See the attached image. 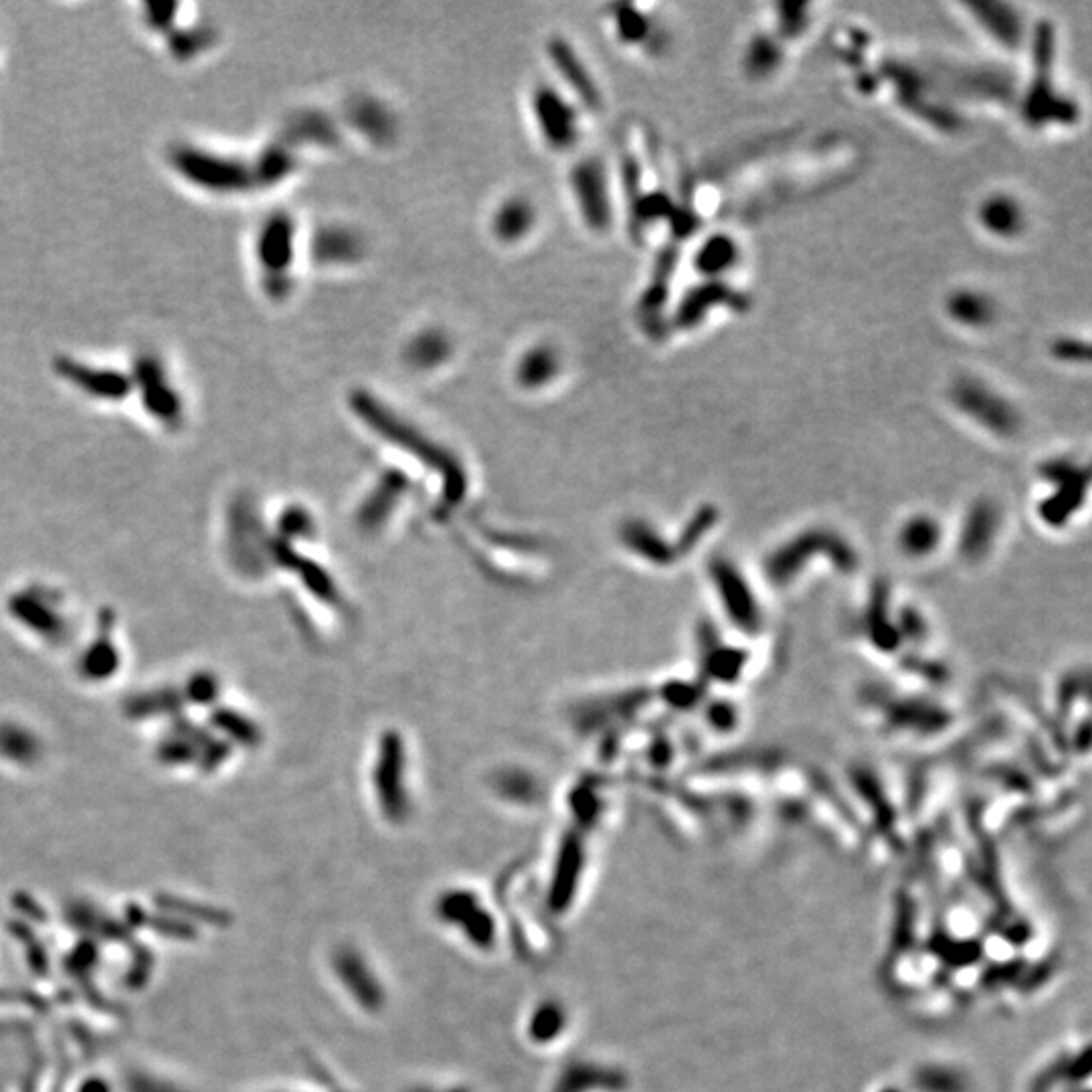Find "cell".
I'll return each mask as SVG.
<instances>
[{
  "instance_id": "12",
  "label": "cell",
  "mask_w": 1092,
  "mask_h": 1092,
  "mask_svg": "<svg viewBox=\"0 0 1092 1092\" xmlns=\"http://www.w3.org/2000/svg\"><path fill=\"white\" fill-rule=\"evenodd\" d=\"M320 258L328 262H346L356 258L358 254V241L344 231H328L322 235L318 243Z\"/></svg>"
},
{
  "instance_id": "3",
  "label": "cell",
  "mask_w": 1092,
  "mask_h": 1092,
  "mask_svg": "<svg viewBox=\"0 0 1092 1092\" xmlns=\"http://www.w3.org/2000/svg\"><path fill=\"white\" fill-rule=\"evenodd\" d=\"M974 1080L963 1066L947 1060H927L880 1080L870 1092H971Z\"/></svg>"
},
{
  "instance_id": "4",
  "label": "cell",
  "mask_w": 1092,
  "mask_h": 1092,
  "mask_svg": "<svg viewBox=\"0 0 1092 1092\" xmlns=\"http://www.w3.org/2000/svg\"><path fill=\"white\" fill-rule=\"evenodd\" d=\"M534 115L547 142L555 148H571L577 140V115L569 103L551 89H538L534 95Z\"/></svg>"
},
{
  "instance_id": "11",
  "label": "cell",
  "mask_w": 1092,
  "mask_h": 1092,
  "mask_svg": "<svg viewBox=\"0 0 1092 1092\" xmlns=\"http://www.w3.org/2000/svg\"><path fill=\"white\" fill-rule=\"evenodd\" d=\"M445 354H447V342L437 332H425L417 336L407 350L409 360L415 364V367H421V369L435 367V364H439L445 358Z\"/></svg>"
},
{
  "instance_id": "8",
  "label": "cell",
  "mask_w": 1092,
  "mask_h": 1092,
  "mask_svg": "<svg viewBox=\"0 0 1092 1092\" xmlns=\"http://www.w3.org/2000/svg\"><path fill=\"white\" fill-rule=\"evenodd\" d=\"M262 262L270 270H286L292 262V223L280 219L270 225L264 235Z\"/></svg>"
},
{
  "instance_id": "2",
  "label": "cell",
  "mask_w": 1092,
  "mask_h": 1092,
  "mask_svg": "<svg viewBox=\"0 0 1092 1092\" xmlns=\"http://www.w3.org/2000/svg\"><path fill=\"white\" fill-rule=\"evenodd\" d=\"M1088 1038L1062 1042L1030 1074L1022 1092H1090Z\"/></svg>"
},
{
  "instance_id": "7",
  "label": "cell",
  "mask_w": 1092,
  "mask_h": 1092,
  "mask_svg": "<svg viewBox=\"0 0 1092 1092\" xmlns=\"http://www.w3.org/2000/svg\"><path fill=\"white\" fill-rule=\"evenodd\" d=\"M551 57H553L557 69L567 79V83L583 99V103L589 105V107H595L599 103V91H597L591 75L587 73L585 65L581 63V59L573 53V49L565 41L557 39V41L551 43Z\"/></svg>"
},
{
  "instance_id": "1",
  "label": "cell",
  "mask_w": 1092,
  "mask_h": 1092,
  "mask_svg": "<svg viewBox=\"0 0 1092 1092\" xmlns=\"http://www.w3.org/2000/svg\"><path fill=\"white\" fill-rule=\"evenodd\" d=\"M350 405L354 413L367 423L373 431L383 435L387 441L411 451V455L419 457L421 461L433 465L437 471L443 473V477L449 481V496L457 498L465 490L463 471L459 469L457 461L447 455L439 445H435L431 439H427L423 433H419L415 427H411L405 419L395 415L385 403L377 401L373 395L358 391L352 393Z\"/></svg>"
},
{
  "instance_id": "6",
  "label": "cell",
  "mask_w": 1092,
  "mask_h": 1092,
  "mask_svg": "<svg viewBox=\"0 0 1092 1092\" xmlns=\"http://www.w3.org/2000/svg\"><path fill=\"white\" fill-rule=\"evenodd\" d=\"M573 189L577 193L579 207L589 225L595 229L605 227L610 221V197H607V183L603 170L597 162L585 160L573 172Z\"/></svg>"
},
{
  "instance_id": "5",
  "label": "cell",
  "mask_w": 1092,
  "mask_h": 1092,
  "mask_svg": "<svg viewBox=\"0 0 1092 1092\" xmlns=\"http://www.w3.org/2000/svg\"><path fill=\"white\" fill-rule=\"evenodd\" d=\"M377 791L383 801L385 813L393 819H399L405 811V795H403V751L399 737L389 735L383 743V753L379 757V765L375 771Z\"/></svg>"
},
{
  "instance_id": "9",
  "label": "cell",
  "mask_w": 1092,
  "mask_h": 1092,
  "mask_svg": "<svg viewBox=\"0 0 1092 1092\" xmlns=\"http://www.w3.org/2000/svg\"><path fill=\"white\" fill-rule=\"evenodd\" d=\"M559 369V358L549 348H534L518 364V379L524 387H538L549 383Z\"/></svg>"
},
{
  "instance_id": "10",
  "label": "cell",
  "mask_w": 1092,
  "mask_h": 1092,
  "mask_svg": "<svg viewBox=\"0 0 1092 1092\" xmlns=\"http://www.w3.org/2000/svg\"><path fill=\"white\" fill-rule=\"evenodd\" d=\"M494 225L502 239H518L532 225V209L522 201H510L498 211Z\"/></svg>"
}]
</instances>
